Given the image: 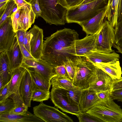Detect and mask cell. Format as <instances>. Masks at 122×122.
Returning <instances> with one entry per match:
<instances>
[{
  "mask_svg": "<svg viewBox=\"0 0 122 122\" xmlns=\"http://www.w3.org/2000/svg\"><path fill=\"white\" fill-rule=\"evenodd\" d=\"M79 35L74 30L65 28L58 30L45 38L41 59L55 67L64 65L67 57L74 59L71 46L79 39Z\"/></svg>",
  "mask_w": 122,
  "mask_h": 122,
  "instance_id": "6da1fadb",
  "label": "cell"
},
{
  "mask_svg": "<svg viewBox=\"0 0 122 122\" xmlns=\"http://www.w3.org/2000/svg\"><path fill=\"white\" fill-rule=\"evenodd\" d=\"M108 0H96L67 9L66 22L79 24L93 18L107 5Z\"/></svg>",
  "mask_w": 122,
  "mask_h": 122,
  "instance_id": "7a4b0ae2",
  "label": "cell"
},
{
  "mask_svg": "<svg viewBox=\"0 0 122 122\" xmlns=\"http://www.w3.org/2000/svg\"><path fill=\"white\" fill-rule=\"evenodd\" d=\"M73 85L81 90L88 88L97 79L96 66L85 56H76Z\"/></svg>",
  "mask_w": 122,
  "mask_h": 122,
  "instance_id": "3957f363",
  "label": "cell"
},
{
  "mask_svg": "<svg viewBox=\"0 0 122 122\" xmlns=\"http://www.w3.org/2000/svg\"><path fill=\"white\" fill-rule=\"evenodd\" d=\"M86 112L97 117L101 122L122 121V109L111 97L101 100Z\"/></svg>",
  "mask_w": 122,
  "mask_h": 122,
  "instance_id": "277c9868",
  "label": "cell"
},
{
  "mask_svg": "<svg viewBox=\"0 0 122 122\" xmlns=\"http://www.w3.org/2000/svg\"><path fill=\"white\" fill-rule=\"evenodd\" d=\"M59 0H39L42 11L40 17L46 23L57 25L65 24L67 9L58 3Z\"/></svg>",
  "mask_w": 122,
  "mask_h": 122,
  "instance_id": "5b68a950",
  "label": "cell"
},
{
  "mask_svg": "<svg viewBox=\"0 0 122 122\" xmlns=\"http://www.w3.org/2000/svg\"><path fill=\"white\" fill-rule=\"evenodd\" d=\"M34 114L46 122H73V120L57 108L41 102L33 107Z\"/></svg>",
  "mask_w": 122,
  "mask_h": 122,
  "instance_id": "8992f818",
  "label": "cell"
},
{
  "mask_svg": "<svg viewBox=\"0 0 122 122\" xmlns=\"http://www.w3.org/2000/svg\"><path fill=\"white\" fill-rule=\"evenodd\" d=\"M114 30L108 21L105 20L98 32L96 51L107 53L114 52L112 48L115 43Z\"/></svg>",
  "mask_w": 122,
  "mask_h": 122,
  "instance_id": "52a82bcc",
  "label": "cell"
},
{
  "mask_svg": "<svg viewBox=\"0 0 122 122\" xmlns=\"http://www.w3.org/2000/svg\"><path fill=\"white\" fill-rule=\"evenodd\" d=\"M68 90L59 87L52 88L51 98L55 106L63 112L77 115L80 113L78 107L69 102L67 95Z\"/></svg>",
  "mask_w": 122,
  "mask_h": 122,
  "instance_id": "ba28073f",
  "label": "cell"
},
{
  "mask_svg": "<svg viewBox=\"0 0 122 122\" xmlns=\"http://www.w3.org/2000/svg\"><path fill=\"white\" fill-rule=\"evenodd\" d=\"M21 66L27 70L39 73L49 81H51L53 77L57 76L55 67L41 59L37 61L24 58Z\"/></svg>",
  "mask_w": 122,
  "mask_h": 122,
  "instance_id": "9c48e42d",
  "label": "cell"
},
{
  "mask_svg": "<svg viewBox=\"0 0 122 122\" xmlns=\"http://www.w3.org/2000/svg\"><path fill=\"white\" fill-rule=\"evenodd\" d=\"M98 33L86 35L83 39L76 40L71 46L73 55L84 56L91 51H96Z\"/></svg>",
  "mask_w": 122,
  "mask_h": 122,
  "instance_id": "30bf717a",
  "label": "cell"
},
{
  "mask_svg": "<svg viewBox=\"0 0 122 122\" xmlns=\"http://www.w3.org/2000/svg\"><path fill=\"white\" fill-rule=\"evenodd\" d=\"M11 17L0 26V52L6 51L11 47L16 35Z\"/></svg>",
  "mask_w": 122,
  "mask_h": 122,
  "instance_id": "8fae6325",
  "label": "cell"
},
{
  "mask_svg": "<svg viewBox=\"0 0 122 122\" xmlns=\"http://www.w3.org/2000/svg\"><path fill=\"white\" fill-rule=\"evenodd\" d=\"M32 34L30 41L31 54L36 60L40 59L43 48V31L36 25L30 30Z\"/></svg>",
  "mask_w": 122,
  "mask_h": 122,
  "instance_id": "7c38bea8",
  "label": "cell"
},
{
  "mask_svg": "<svg viewBox=\"0 0 122 122\" xmlns=\"http://www.w3.org/2000/svg\"><path fill=\"white\" fill-rule=\"evenodd\" d=\"M108 6L97 15L89 20L80 24L83 30L87 35H92L98 33L107 18Z\"/></svg>",
  "mask_w": 122,
  "mask_h": 122,
  "instance_id": "4fadbf2b",
  "label": "cell"
},
{
  "mask_svg": "<svg viewBox=\"0 0 122 122\" xmlns=\"http://www.w3.org/2000/svg\"><path fill=\"white\" fill-rule=\"evenodd\" d=\"M96 69L97 79L90 85L89 88L97 93L106 90L111 91L113 79L107 74L96 66Z\"/></svg>",
  "mask_w": 122,
  "mask_h": 122,
  "instance_id": "5bb4252c",
  "label": "cell"
},
{
  "mask_svg": "<svg viewBox=\"0 0 122 122\" xmlns=\"http://www.w3.org/2000/svg\"><path fill=\"white\" fill-rule=\"evenodd\" d=\"M6 52L9 59L11 72L13 70L21 66L24 58L16 34L12 46Z\"/></svg>",
  "mask_w": 122,
  "mask_h": 122,
  "instance_id": "9a60e30c",
  "label": "cell"
},
{
  "mask_svg": "<svg viewBox=\"0 0 122 122\" xmlns=\"http://www.w3.org/2000/svg\"><path fill=\"white\" fill-rule=\"evenodd\" d=\"M101 100L97 93L92 89L89 88L82 90L78 106L80 112H87Z\"/></svg>",
  "mask_w": 122,
  "mask_h": 122,
  "instance_id": "2e32d148",
  "label": "cell"
},
{
  "mask_svg": "<svg viewBox=\"0 0 122 122\" xmlns=\"http://www.w3.org/2000/svg\"><path fill=\"white\" fill-rule=\"evenodd\" d=\"M19 92L25 105L28 107H30L32 100V83L30 74L27 70L20 81Z\"/></svg>",
  "mask_w": 122,
  "mask_h": 122,
  "instance_id": "e0dca14e",
  "label": "cell"
},
{
  "mask_svg": "<svg viewBox=\"0 0 122 122\" xmlns=\"http://www.w3.org/2000/svg\"><path fill=\"white\" fill-rule=\"evenodd\" d=\"M36 18V15L32 10L31 4H27L21 9L18 30L26 31L34 23Z\"/></svg>",
  "mask_w": 122,
  "mask_h": 122,
  "instance_id": "ac0fdd59",
  "label": "cell"
},
{
  "mask_svg": "<svg viewBox=\"0 0 122 122\" xmlns=\"http://www.w3.org/2000/svg\"><path fill=\"white\" fill-rule=\"evenodd\" d=\"M0 122H41L44 121L27 111L21 114L14 115L8 113L0 114Z\"/></svg>",
  "mask_w": 122,
  "mask_h": 122,
  "instance_id": "d6986e66",
  "label": "cell"
},
{
  "mask_svg": "<svg viewBox=\"0 0 122 122\" xmlns=\"http://www.w3.org/2000/svg\"><path fill=\"white\" fill-rule=\"evenodd\" d=\"M84 56L95 65L101 63H107L119 60V55L113 52L107 53L95 51H91Z\"/></svg>",
  "mask_w": 122,
  "mask_h": 122,
  "instance_id": "ffe728a7",
  "label": "cell"
},
{
  "mask_svg": "<svg viewBox=\"0 0 122 122\" xmlns=\"http://www.w3.org/2000/svg\"><path fill=\"white\" fill-rule=\"evenodd\" d=\"M95 65L107 74L113 80L119 79L121 77L122 72L119 60L107 63H101Z\"/></svg>",
  "mask_w": 122,
  "mask_h": 122,
  "instance_id": "44dd1931",
  "label": "cell"
},
{
  "mask_svg": "<svg viewBox=\"0 0 122 122\" xmlns=\"http://www.w3.org/2000/svg\"><path fill=\"white\" fill-rule=\"evenodd\" d=\"M120 0H108L107 18L111 26L114 28L119 18Z\"/></svg>",
  "mask_w": 122,
  "mask_h": 122,
  "instance_id": "7402d4cb",
  "label": "cell"
},
{
  "mask_svg": "<svg viewBox=\"0 0 122 122\" xmlns=\"http://www.w3.org/2000/svg\"><path fill=\"white\" fill-rule=\"evenodd\" d=\"M27 70L29 72L31 77L32 91L35 89H40L49 91L51 85V81L47 80L41 75L36 72Z\"/></svg>",
  "mask_w": 122,
  "mask_h": 122,
  "instance_id": "603a6c76",
  "label": "cell"
},
{
  "mask_svg": "<svg viewBox=\"0 0 122 122\" xmlns=\"http://www.w3.org/2000/svg\"><path fill=\"white\" fill-rule=\"evenodd\" d=\"M26 70L25 68L21 66L11 72V78L8 83L9 90L11 94L18 91L20 81Z\"/></svg>",
  "mask_w": 122,
  "mask_h": 122,
  "instance_id": "cb8c5ba5",
  "label": "cell"
},
{
  "mask_svg": "<svg viewBox=\"0 0 122 122\" xmlns=\"http://www.w3.org/2000/svg\"><path fill=\"white\" fill-rule=\"evenodd\" d=\"M0 77L5 85L8 83L11 78L9 59L6 51L0 52Z\"/></svg>",
  "mask_w": 122,
  "mask_h": 122,
  "instance_id": "d4e9b609",
  "label": "cell"
},
{
  "mask_svg": "<svg viewBox=\"0 0 122 122\" xmlns=\"http://www.w3.org/2000/svg\"><path fill=\"white\" fill-rule=\"evenodd\" d=\"M51 82L52 88L59 87L68 90L79 88L73 85L70 78L67 77L56 76L51 79Z\"/></svg>",
  "mask_w": 122,
  "mask_h": 122,
  "instance_id": "484cf974",
  "label": "cell"
},
{
  "mask_svg": "<svg viewBox=\"0 0 122 122\" xmlns=\"http://www.w3.org/2000/svg\"><path fill=\"white\" fill-rule=\"evenodd\" d=\"M50 94L49 91L40 89H35L32 91L31 100L33 101L43 102L49 98Z\"/></svg>",
  "mask_w": 122,
  "mask_h": 122,
  "instance_id": "4316f807",
  "label": "cell"
},
{
  "mask_svg": "<svg viewBox=\"0 0 122 122\" xmlns=\"http://www.w3.org/2000/svg\"><path fill=\"white\" fill-rule=\"evenodd\" d=\"M16 7V5L13 0L9 1L3 12L0 16V26L7 19L11 17L13 10Z\"/></svg>",
  "mask_w": 122,
  "mask_h": 122,
  "instance_id": "83f0119b",
  "label": "cell"
},
{
  "mask_svg": "<svg viewBox=\"0 0 122 122\" xmlns=\"http://www.w3.org/2000/svg\"><path fill=\"white\" fill-rule=\"evenodd\" d=\"M81 91L79 88L67 91V96L71 104L78 107Z\"/></svg>",
  "mask_w": 122,
  "mask_h": 122,
  "instance_id": "f1b7e54d",
  "label": "cell"
},
{
  "mask_svg": "<svg viewBox=\"0 0 122 122\" xmlns=\"http://www.w3.org/2000/svg\"><path fill=\"white\" fill-rule=\"evenodd\" d=\"M15 107L13 100L8 97L0 102V114L8 113Z\"/></svg>",
  "mask_w": 122,
  "mask_h": 122,
  "instance_id": "f546056e",
  "label": "cell"
},
{
  "mask_svg": "<svg viewBox=\"0 0 122 122\" xmlns=\"http://www.w3.org/2000/svg\"><path fill=\"white\" fill-rule=\"evenodd\" d=\"M114 29L115 44L122 47V18L117 22Z\"/></svg>",
  "mask_w": 122,
  "mask_h": 122,
  "instance_id": "4dcf8cb0",
  "label": "cell"
},
{
  "mask_svg": "<svg viewBox=\"0 0 122 122\" xmlns=\"http://www.w3.org/2000/svg\"><path fill=\"white\" fill-rule=\"evenodd\" d=\"M67 61L64 64V66L70 77L73 81L76 71V64L74 59L67 57Z\"/></svg>",
  "mask_w": 122,
  "mask_h": 122,
  "instance_id": "1f68e13d",
  "label": "cell"
},
{
  "mask_svg": "<svg viewBox=\"0 0 122 122\" xmlns=\"http://www.w3.org/2000/svg\"><path fill=\"white\" fill-rule=\"evenodd\" d=\"M76 116L79 122H101L97 117L86 112H80Z\"/></svg>",
  "mask_w": 122,
  "mask_h": 122,
  "instance_id": "d6a6232c",
  "label": "cell"
},
{
  "mask_svg": "<svg viewBox=\"0 0 122 122\" xmlns=\"http://www.w3.org/2000/svg\"><path fill=\"white\" fill-rule=\"evenodd\" d=\"M84 0H59V3L67 9L79 5Z\"/></svg>",
  "mask_w": 122,
  "mask_h": 122,
  "instance_id": "836d02e7",
  "label": "cell"
},
{
  "mask_svg": "<svg viewBox=\"0 0 122 122\" xmlns=\"http://www.w3.org/2000/svg\"><path fill=\"white\" fill-rule=\"evenodd\" d=\"M21 9H17L13 12L11 16L13 28L15 32L18 30V22L20 17Z\"/></svg>",
  "mask_w": 122,
  "mask_h": 122,
  "instance_id": "e575fe53",
  "label": "cell"
},
{
  "mask_svg": "<svg viewBox=\"0 0 122 122\" xmlns=\"http://www.w3.org/2000/svg\"><path fill=\"white\" fill-rule=\"evenodd\" d=\"M32 10L36 15V18L40 17L42 14V11L39 5V0H32L31 2Z\"/></svg>",
  "mask_w": 122,
  "mask_h": 122,
  "instance_id": "d590c367",
  "label": "cell"
},
{
  "mask_svg": "<svg viewBox=\"0 0 122 122\" xmlns=\"http://www.w3.org/2000/svg\"><path fill=\"white\" fill-rule=\"evenodd\" d=\"M55 71L57 76L70 78L64 65L58 66L55 67Z\"/></svg>",
  "mask_w": 122,
  "mask_h": 122,
  "instance_id": "8d00e7d4",
  "label": "cell"
},
{
  "mask_svg": "<svg viewBox=\"0 0 122 122\" xmlns=\"http://www.w3.org/2000/svg\"><path fill=\"white\" fill-rule=\"evenodd\" d=\"M28 107L26 105L15 107L8 113L14 115H19L24 114L28 111Z\"/></svg>",
  "mask_w": 122,
  "mask_h": 122,
  "instance_id": "74e56055",
  "label": "cell"
},
{
  "mask_svg": "<svg viewBox=\"0 0 122 122\" xmlns=\"http://www.w3.org/2000/svg\"><path fill=\"white\" fill-rule=\"evenodd\" d=\"M32 36V34L30 30L26 31L23 42L24 46L30 53V44Z\"/></svg>",
  "mask_w": 122,
  "mask_h": 122,
  "instance_id": "f35d334b",
  "label": "cell"
},
{
  "mask_svg": "<svg viewBox=\"0 0 122 122\" xmlns=\"http://www.w3.org/2000/svg\"><path fill=\"white\" fill-rule=\"evenodd\" d=\"M11 94L8 83L5 85L2 90L0 91V102L8 97Z\"/></svg>",
  "mask_w": 122,
  "mask_h": 122,
  "instance_id": "ab89813d",
  "label": "cell"
},
{
  "mask_svg": "<svg viewBox=\"0 0 122 122\" xmlns=\"http://www.w3.org/2000/svg\"><path fill=\"white\" fill-rule=\"evenodd\" d=\"M111 97L113 100L122 102V89L112 90Z\"/></svg>",
  "mask_w": 122,
  "mask_h": 122,
  "instance_id": "60d3db41",
  "label": "cell"
},
{
  "mask_svg": "<svg viewBox=\"0 0 122 122\" xmlns=\"http://www.w3.org/2000/svg\"><path fill=\"white\" fill-rule=\"evenodd\" d=\"M21 51L24 58L29 60L38 61L34 58L31 54L25 48L24 45H20Z\"/></svg>",
  "mask_w": 122,
  "mask_h": 122,
  "instance_id": "b9f144b4",
  "label": "cell"
},
{
  "mask_svg": "<svg viewBox=\"0 0 122 122\" xmlns=\"http://www.w3.org/2000/svg\"><path fill=\"white\" fill-rule=\"evenodd\" d=\"M26 31L18 30L16 32L17 38L20 45H24V41Z\"/></svg>",
  "mask_w": 122,
  "mask_h": 122,
  "instance_id": "7bdbcfd3",
  "label": "cell"
},
{
  "mask_svg": "<svg viewBox=\"0 0 122 122\" xmlns=\"http://www.w3.org/2000/svg\"><path fill=\"white\" fill-rule=\"evenodd\" d=\"M111 91L106 90L97 93L99 98L101 100H106L111 97Z\"/></svg>",
  "mask_w": 122,
  "mask_h": 122,
  "instance_id": "ee69618b",
  "label": "cell"
},
{
  "mask_svg": "<svg viewBox=\"0 0 122 122\" xmlns=\"http://www.w3.org/2000/svg\"><path fill=\"white\" fill-rule=\"evenodd\" d=\"M122 89V77L113 80L112 90Z\"/></svg>",
  "mask_w": 122,
  "mask_h": 122,
  "instance_id": "f6af8a7d",
  "label": "cell"
},
{
  "mask_svg": "<svg viewBox=\"0 0 122 122\" xmlns=\"http://www.w3.org/2000/svg\"><path fill=\"white\" fill-rule=\"evenodd\" d=\"M13 0L16 5L17 9H21L24 6L27 4L30 3L27 0Z\"/></svg>",
  "mask_w": 122,
  "mask_h": 122,
  "instance_id": "bcb514c9",
  "label": "cell"
},
{
  "mask_svg": "<svg viewBox=\"0 0 122 122\" xmlns=\"http://www.w3.org/2000/svg\"><path fill=\"white\" fill-rule=\"evenodd\" d=\"M122 18V0H120L119 15L117 22Z\"/></svg>",
  "mask_w": 122,
  "mask_h": 122,
  "instance_id": "7dc6e473",
  "label": "cell"
},
{
  "mask_svg": "<svg viewBox=\"0 0 122 122\" xmlns=\"http://www.w3.org/2000/svg\"><path fill=\"white\" fill-rule=\"evenodd\" d=\"M5 85L3 79L0 77V91L2 90Z\"/></svg>",
  "mask_w": 122,
  "mask_h": 122,
  "instance_id": "c3c4849f",
  "label": "cell"
},
{
  "mask_svg": "<svg viewBox=\"0 0 122 122\" xmlns=\"http://www.w3.org/2000/svg\"><path fill=\"white\" fill-rule=\"evenodd\" d=\"M112 46L116 49L118 50V52L122 54V47L118 46H117L115 43L113 44Z\"/></svg>",
  "mask_w": 122,
  "mask_h": 122,
  "instance_id": "681fc988",
  "label": "cell"
},
{
  "mask_svg": "<svg viewBox=\"0 0 122 122\" xmlns=\"http://www.w3.org/2000/svg\"><path fill=\"white\" fill-rule=\"evenodd\" d=\"M96 0H84L79 5L91 2Z\"/></svg>",
  "mask_w": 122,
  "mask_h": 122,
  "instance_id": "f907efd6",
  "label": "cell"
},
{
  "mask_svg": "<svg viewBox=\"0 0 122 122\" xmlns=\"http://www.w3.org/2000/svg\"><path fill=\"white\" fill-rule=\"evenodd\" d=\"M9 0H0V3L8 1Z\"/></svg>",
  "mask_w": 122,
  "mask_h": 122,
  "instance_id": "816d5d0a",
  "label": "cell"
},
{
  "mask_svg": "<svg viewBox=\"0 0 122 122\" xmlns=\"http://www.w3.org/2000/svg\"></svg>",
  "mask_w": 122,
  "mask_h": 122,
  "instance_id": "f5cc1de1",
  "label": "cell"
}]
</instances>
